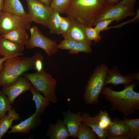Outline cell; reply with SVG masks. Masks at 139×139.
Returning a JSON list of instances; mask_svg holds the SVG:
<instances>
[{
  "label": "cell",
  "mask_w": 139,
  "mask_h": 139,
  "mask_svg": "<svg viewBox=\"0 0 139 139\" xmlns=\"http://www.w3.org/2000/svg\"><path fill=\"white\" fill-rule=\"evenodd\" d=\"M114 21H115L114 19H107L101 21L94 25V28L100 33L101 32L107 30L109 25Z\"/></svg>",
  "instance_id": "obj_33"
},
{
  "label": "cell",
  "mask_w": 139,
  "mask_h": 139,
  "mask_svg": "<svg viewBox=\"0 0 139 139\" xmlns=\"http://www.w3.org/2000/svg\"><path fill=\"white\" fill-rule=\"evenodd\" d=\"M2 12L26 18L27 13L19 0H4Z\"/></svg>",
  "instance_id": "obj_20"
},
{
  "label": "cell",
  "mask_w": 139,
  "mask_h": 139,
  "mask_svg": "<svg viewBox=\"0 0 139 139\" xmlns=\"http://www.w3.org/2000/svg\"><path fill=\"white\" fill-rule=\"evenodd\" d=\"M29 29L30 38L25 45L27 49L39 48L43 49L49 56L56 53L58 49L56 40L45 36L36 26L31 27Z\"/></svg>",
  "instance_id": "obj_6"
},
{
  "label": "cell",
  "mask_w": 139,
  "mask_h": 139,
  "mask_svg": "<svg viewBox=\"0 0 139 139\" xmlns=\"http://www.w3.org/2000/svg\"><path fill=\"white\" fill-rule=\"evenodd\" d=\"M39 59H44L43 56L40 53H36L31 56H16L6 60L4 63L3 68L0 73V86H9L25 72L35 70V62Z\"/></svg>",
  "instance_id": "obj_2"
},
{
  "label": "cell",
  "mask_w": 139,
  "mask_h": 139,
  "mask_svg": "<svg viewBox=\"0 0 139 139\" xmlns=\"http://www.w3.org/2000/svg\"><path fill=\"white\" fill-rule=\"evenodd\" d=\"M105 64L98 65L91 74L85 87L83 98L86 103H99L98 98L105 87V82L109 70Z\"/></svg>",
  "instance_id": "obj_4"
},
{
  "label": "cell",
  "mask_w": 139,
  "mask_h": 139,
  "mask_svg": "<svg viewBox=\"0 0 139 139\" xmlns=\"http://www.w3.org/2000/svg\"><path fill=\"white\" fill-rule=\"evenodd\" d=\"M71 27V23L69 18L67 17L61 16L59 25V34L66 33L70 30Z\"/></svg>",
  "instance_id": "obj_31"
},
{
  "label": "cell",
  "mask_w": 139,
  "mask_h": 139,
  "mask_svg": "<svg viewBox=\"0 0 139 139\" xmlns=\"http://www.w3.org/2000/svg\"><path fill=\"white\" fill-rule=\"evenodd\" d=\"M28 12L26 17L28 21L47 27L48 18L52 11L50 6L39 0H25Z\"/></svg>",
  "instance_id": "obj_7"
},
{
  "label": "cell",
  "mask_w": 139,
  "mask_h": 139,
  "mask_svg": "<svg viewBox=\"0 0 139 139\" xmlns=\"http://www.w3.org/2000/svg\"><path fill=\"white\" fill-rule=\"evenodd\" d=\"M77 137L79 139H99L98 136L90 127L80 125Z\"/></svg>",
  "instance_id": "obj_26"
},
{
  "label": "cell",
  "mask_w": 139,
  "mask_h": 139,
  "mask_svg": "<svg viewBox=\"0 0 139 139\" xmlns=\"http://www.w3.org/2000/svg\"><path fill=\"white\" fill-rule=\"evenodd\" d=\"M26 17L2 12L0 15V35L19 28L26 30L31 27Z\"/></svg>",
  "instance_id": "obj_9"
},
{
  "label": "cell",
  "mask_w": 139,
  "mask_h": 139,
  "mask_svg": "<svg viewBox=\"0 0 139 139\" xmlns=\"http://www.w3.org/2000/svg\"><path fill=\"white\" fill-rule=\"evenodd\" d=\"M97 114L99 126L107 133V130L112 124L113 122L108 112L105 110H101Z\"/></svg>",
  "instance_id": "obj_25"
},
{
  "label": "cell",
  "mask_w": 139,
  "mask_h": 139,
  "mask_svg": "<svg viewBox=\"0 0 139 139\" xmlns=\"http://www.w3.org/2000/svg\"><path fill=\"white\" fill-rule=\"evenodd\" d=\"M71 0H52L50 6L59 14L65 13Z\"/></svg>",
  "instance_id": "obj_27"
},
{
  "label": "cell",
  "mask_w": 139,
  "mask_h": 139,
  "mask_svg": "<svg viewBox=\"0 0 139 139\" xmlns=\"http://www.w3.org/2000/svg\"><path fill=\"white\" fill-rule=\"evenodd\" d=\"M123 120L129 129L126 135L128 139H135L139 135V118L132 119L124 117Z\"/></svg>",
  "instance_id": "obj_23"
},
{
  "label": "cell",
  "mask_w": 139,
  "mask_h": 139,
  "mask_svg": "<svg viewBox=\"0 0 139 139\" xmlns=\"http://www.w3.org/2000/svg\"><path fill=\"white\" fill-rule=\"evenodd\" d=\"M85 30L86 36L89 40L91 41H94L96 42H99L101 41V38L100 33L94 28L86 26Z\"/></svg>",
  "instance_id": "obj_30"
},
{
  "label": "cell",
  "mask_w": 139,
  "mask_h": 139,
  "mask_svg": "<svg viewBox=\"0 0 139 139\" xmlns=\"http://www.w3.org/2000/svg\"><path fill=\"white\" fill-rule=\"evenodd\" d=\"M107 5L104 0H71L65 13L76 18L86 27H92Z\"/></svg>",
  "instance_id": "obj_3"
},
{
  "label": "cell",
  "mask_w": 139,
  "mask_h": 139,
  "mask_svg": "<svg viewBox=\"0 0 139 139\" xmlns=\"http://www.w3.org/2000/svg\"><path fill=\"white\" fill-rule=\"evenodd\" d=\"M44 59H39L36 60L35 64V70L37 71L41 70L43 68L42 60Z\"/></svg>",
  "instance_id": "obj_36"
},
{
  "label": "cell",
  "mask_w": 139,
  "mask_h": 139,
  "mask_svg": "<svg viewBox=\"0 0 139 139\" xmlns=\"http://www.w3.org/2000/svg\"><path fill=\"white\" fill-rule=\"evenodd\" d=\"M92 49L91 46L83 42H77L74 47L70 50L68 53L70 54H78L80 52L91 53Z\"/></svg>",
  "instance_id": "obj_29"
},
{
  "label": "cell",
  "mask_w": 139,
  "mask_h": 139,
  "mask_svg": "<svg viewBox=\"0 0 139 139\" xmlns=\"http://www.w3.org/2000/svg\"><path fill=\"white\" fill-rule=\"evenodd\" d=\"M47 5L50 6L52 0H39Z\"/></svg>",
  "instance_id": "obj_39"
},
{
  "label": "cell",
  "mask_w": 139,
  "mask_h": 139,
  "mask_svg": "<svg viewBox=\"0 0 139 139\" xmlns=\"http://www.w3.org/2000/svg\"><path fill=\"white\" fill-rule=\"evenodd\" d=\"M1 36L14 43L25 46L29 38L26 30L19 28L0 35Z\"/></svg>",
  "instance_id": "obj_19"
},
{
  "label": "cell",
  "mask_w": 139,
  "mask_h": 139,
  "mask_svg": "<svg viewBox=\"0 0 139 139\" xmlns=\"http://www.w3.org/2000/svg\"><path fill=\"white\" fill-rule=\"evenodd\" d=\"M46 134L50 139H66L70 136L67 127L60 119L55 124H49Z\"/></svg>",
  "instance_id": "obj_17"
},
{
  "label": "cell",
  "mask_w": 139,
  "mask_h": 139,
  "mask_svg": "<svg viewBox=\"0 0 139 139\" xmlns=\"http://www.w3.org/2000/svg\"><path fill=\"white\" fill-rule=\"evenodd\" d=\"M107 4H115L118 3L121 0H104Z\"/></svg>",
  "instance_id": "obj_38"
},
{
  "label": "cell",
  "mask_w": 139,
  "mask_h": 139,
  "mask_svg": "<svg viewBox=\"0 0 139 139\" xmlns=\"http://www.w3.org/2000/svg\"><path fill=\"white\" fill-rule=\"evenodd\" d=\"M139 73L128 74L126 75H122L116 66L109 69L105 82V85L111 84L114 86L123 84L124 86L130 85L136 80L139 82Z\"/></svg>",
  "instance_id": "obj_12"
},
{
  "label": "cell",
  "mask_w": 139,
  "mask_h": 139,
  "mask_svg": "<svg viewBox=\"0 0 139 139\" xmlns=\"http://www.w3.org/2000/svg\"><path fill=\"white\" fill-rule=\"evenodd\" d=\"M24 46L13 42L0 36V56L10 57L23 55Z\"/></svg>",
  "instance_id": "obj_15"
},
{
  "label": "cell",
  "mask_w": 139,
  "mask_h": 139,
  "mask_svg": "<svg viewBox=\"0 0 139 139\" xmlns=\"http://www.w3.org/2000/svg\"><path fill=\"white\" fill-rule=\"evenodd\" d=\"M139 10L138 9L136 11V14L134 16V18L131 19L126 21L125 22H124L122 23H121L119 24H118L117 25L114 26L110 27H108L107 29L108 30L112 28H117L122 27L124 25L126 24L127 23H131L134 22L138 21L139 20Z\"/></svg>",
  "instance_id": "obj_34"
},
{
  "label": "cell",
  "mask_w": 139,
  "mask_h": 139,
  "mask_svg": "<svg viewBox=\"0 0 139 139\" xmlns=\"http://www.w3.org/2000/svg\"><path fill=\"white\" fill-rule=\"evenodd\" d=\"M112 120L113 123L107 131V138L108 139H128L126 135L129 129L124 121L118 118Z\"/></svg>",
  "instance_id": "obj_16"
},
{
  "label": "cell",
  "mask_w": 139,
  "mask_h": 139,
  "mask_svg": "<svg viewBox=\"0 0 139 139\" xmlns=\"http://www.w3.org/2000/svg\"><path fill=\"white\" fill-rule=\"evenodd\" d=\"M41 115L34 112L30 117L19 124L11 126L8 133H19L27 134L30 131L40 125L41 123Z\"/></svg>",
  "instance_id": "obj_13"
},
{
  "label": "cell",
  "mask_w": 139,
  "mask_h": 139,
  "mask_svg": "<svg viewBox=\"0 0 139 139\" xmlns=\"http://www.w3.org/2000/svg\"><path fill=\"white\" fill-rule=\"evenodd\" d=\"M63 114V121L67 128L70 136L76 137L80 125L83 121L81 112L75 114L68 110L64 112Z\"/></svg>",
  "instance_id": "obj_14"
},
{
  "label": "cell",
  "mask_w": 139,
  "mask_h": 139,
  "mask_svg": "<svg viewBox=\"0 0 139 139\" xmlns=\"http://www.w3.org/2000/svg\"><path fill=\"white\" fill-rule=\"evenodd\" d=\"M31 85L28 79L23 76H21L12 85L7 87H2L1 90L7 96L11 104H13L19 95L29 90Z\"/></svg>",
  "instance_id": "obj_11"
},
{
  "label": "cell",
  "mask_w": 139,
  "mask_h": 139,
  "mask_svg": "<svg viewBox=\"0 0 139 139\" xmlns=\"http://www.w3.org/2000/svg\"><path fill=\"white\" fill-rule=\"evenodd\" d=\"M60 18L59 14L52 11L48 18L47 25L50 34H59Z\"/></svg>",
  "instance_id": "obj_24"
},
{
  "label": "cell",
  "mask_w": 139,
  "mask_h": 139,
  "mask_svg": "<svg viewBox=\"0 0 139 139\" xmlns=\"http://www.w3.org/2000/svg\"><path fill=\"white\" fill-rule=\"evenodd\" d=\"M136 83L133 82L128 85L124 86L123 90L117 91L109 86L105 87L101 93L111 104V108L122 113L125 117L135 114V111L139 110V93L134 89Z\"/></svg>",
  "instance_id": "obj_1"
},
{
  "label": "cell",
  "mask_w": 139,
  "mask_h": 139,
  "mask_svg": "<svg viewBox=\"0 0 139 139\" xmlns=\"http://www.w3.org/2000/svg\"><path fill=\"white\" fill-rule=\"evenodd\" d=\"M29 90L32 94V100L34 101L35 104V112L40 115L44 114L46 108L50 105V102L45 97H43L33 86H31Z\"/></svg>",
  "instance_id": "obj_22"
},
{
  "label": "cell",
  "mask_w": 139,
  "mask_h": 139,
  "mask_svg": "<svg viewBox=\"0 0 139 139\" xmlns=\"http://www.w3.org/2000/svg\"><path fill=\"white\" fill-rule=\"evenodd\" d=\"M77 42L70 39H64L58 45V49L70 50L75 46Z\"/></svg>",
  "instance_id": "obj_32"
},
{
  "label": "cell",
  "mask_w": 139,
  "mask_h": 139,
  "mask_svg": "<svg viewBox=\"0 0 139 139\" xmlns=\"http://www.w3.org/2000/svg\"><path fill=\"white\" fill-rule=\"evenodd\" d=\"M23 75L29 80L36 90L43 93L50 102L57 103V98L55 93L56 81L44 69L33 73H24Z\"/></svg>",
  "instance_id": "obj_5"
},
{
  "label": "cell",
  "mask_w": 139,
  "mask_h": 139,
  "mask_svg": "<svg viewBox=\"0 0 139 139\" xmlns=\"http://www.w3.org/2000/svg\"><path fill=\"white\" fill-rule=\"evenodd\" d=\"M4 0H0V15L2 12Z\"/></svg>",
  "instance_id": "obj_40"
},
{
  "label": "cell",
  "mask_w": 139,
  "mask_h": 139,
  "mask_svg": "<svg viewBox=\"0 0 139 139\" xmlns=\"http://www.w3.org/2000/svg\"><path fill=\"white\" fill-rule=\"evenodd\" d=\"M81 116L83 120L82 124L91 128L97 135L99 139H105L107 138L106 132L99 126L97 114L94 117H92L89 113L84 112Z\"/></svg>",
  "instance_id": "obj_18"
},
{
  "label": "cell",
  "mask_w": 139,
  "mask_h": 139,
  "mask_svg": "<svg viewBox=\"0 0 139 139\" xmlns=\"http://www.w3.org/2000/svg\"><path fill=\"white\" fill-rule=\"evenodd\" d=\"M20 118L19 114L14 108L8 112V114L0 119V139L8 132L14 120H18Z\"/></svg>",
  "instance_id": "obj_21"
},
{
  "label": "cell",
  "mask_w": 139,
  "mask_h": 139,
  "mask_svg": "<svg viewBox=\"0 0 139 139\" xmlns=\"http://www.w3.org/2000/svg\"><path fill=\"white\" fill-rule=\"evenodd\" d=\"M12 106L8 97L0 90V119L12 109Z\"/></svg>",
  "instance_id": "obj_28"
},
{
  "label": "cell",
  "mask_w": 139,
  "mask_h": 139,
  "mask_svg": "<svg viewBox=\"0 0 139 139\" xmlns=\"http://www.w3.org/2000/svg\"><path fill=\"white\" fill-rule=\"evenodd\" d=\"M67 16L71 21V27L68 32L62 35L64 39L83 42L91 46L92 41L88 39L85 33L86 26L76 18L70 15Z\"/></svg>",
  "instance_id": "obj_10"
},
{
  "label": "cell",
  "mask_w": 139,
  "mask_h": 139,
  "mask_svg": "<svg viewBox=\"0 0 139 139\" xmlns=\"http://www.w3.org/2000/svg\"><path fill=\"white\" fill-rule=\"evenodd\" d=\"M136 1V0H122L118 3L129 7L133 11Z\"/></svg>",
  "instance_id": "obj_35"
},
{
  "label": "cell",
  "mask_w": 139,
  "mask_h": 139,
  "mask_svg": "<svg viewBox=\"0 0 139 139\" xmlns=\"http://www.w3.org/2000/svg\"><path fill=\"white\" fill-rule=\"evenodd\" d=\"M11 58V57L3 56L2 58H0V73L3 68L4 66V62H5L6 60Z\"/></svg>",
  "instance_id": "obj_37"
},
{
  "label": "cell",
  "mask_w": 139,
  "mask_h": 139,
  "mask_svg": "<svg viewBox=\"0 0 139 139\" xmlns=\"http://www.w3.org/2000/svg\"><path fill=\"white\" fill-rule=\"evenodd\" d=\"M136 14L129 7L118 3L107 4L98 15L94 25L100 21L107 19H114L118 22L127 17L134 16Z\"/></svg>",
  "instance_id": "obj_8"
}]
</instances>
